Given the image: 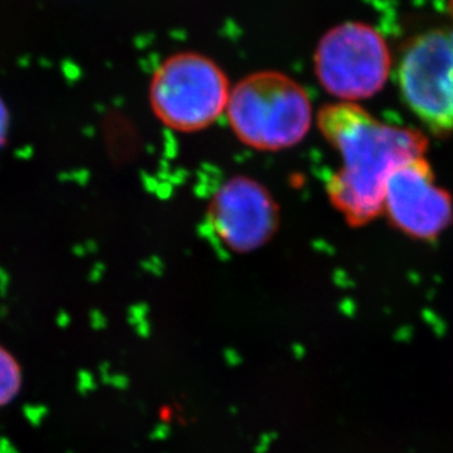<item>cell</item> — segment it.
<instances>
[{"mask_svg": "<svg viewBox=\"0 0 453 453\" xmlns=\"http://www.w3.org/2000/svg\"><path fill=\"white\" fill-rule=\"evenodd\" d=\"M319 127L342 157L340 170L328 181V196L352 226L379 215L390 174L423 157L427 146L418 131L386 124L349 102L324 106Z\"/></svg>", "mask_w": 453, "mask_h": 453, "instance_id": "cell-1", "label": "cell"}, {"mask_svg": "<svg viewBox=\"0 0 453 453\" xmlns=\"http://www.w3.org/2000/svg\"><path fill=\"white\" fill-rule=\"evenodd\" d=\"M226 111L237 139L265 152L301 143L312 124L308 92L296 80L275 71L242 80L231 88Z\"/></svg>", "mask_w": 453, "mask_h": 453, "instance_id": "cell-2", "label": "cell"}, {"mask_svg": "<svg viewBox=\"0 0 453 453\" xmlns=\"http://www.w3.org/2000/svg\"><path fill=\"white\" fill-rule=\"evenodd\" d=\"M230 86L224 71L201 53H175L153 74L149 99L157 119L173 130L201 131L226 110Z\"/></svg>", "mask_w": 453, "mask_h": 453, "instance_id": "cell-3", "label": "cell"}, {"mask_svg": "<svg viewBox=\"0 0 453 453\" xmlns=\"http://www.w3.org/2000/svg\"><path fill=\"white\" fill-rule=\"evenodd\" d=\"M390 66L386 40L364 22H344L327 31L314 55L319 84L349 104L377 95L388 81Z\"/></svg>", "mask_w": 453, "mask_h": 453, "instance_id": "cell-4", "label": "cell"}, {"mask_svg": "<svg viewBox=\"0 0 453 453\" xmlns=\"http://www.w3.org/2000/svg\"><path fill=\"white\" fill-rule=\"evenodd\" d=\"M406 105L432 130L453 131V27L417 35L399 65Z\"/></svg>", "mask_w": 453, "mask_h": 453, "instance_id": "cell-5", "label": "cell"}, {"mask_svg": "<svg viewBox=\"0 0 453 453\" xmlns=\"http://www.w3.org/2000/svg\"><path fill=\"white\" fill-rule=\"evenodd\" d=\"M208 217L217 237L237 253L264 246L274 235L280 219L271 193L246 177H235L219 188Z\"/></svg>", "mask_w": 453, "mask_h": 453, "instance_id": "cell-6", "label": "cell"}, {"mask_svg": "<svg viewBox=\"0 0 453 453\" xmlns=\"http://www.w3.org/2000/svg\"><path fill=\"white\" fill-rule=\"evenodd\" d=\"M383 206L395 226L418 239L436 237L452 219L449 195L437 188L424 157L393 171L384 188Z\"/></svg>", "mask_w": 453, "mask_h": 453, "instance_id": "cell-7", "label": "cell"}, {"mask_svg": "<svg viewBox=\"0 0 453 453\" xmlns=\"http://www.w3.org/2000/svg\"><path fill=\"white\" fill-rule=\"evenodd\" d=\"M22 388V371L17 357L0 344V408L9 405Z\"/></svg>", "mask_w": 453, "mask_h": 453, "instance_id": "cell-8", "label": "cell"}, {"mask_svg": "<svg viewBox=\"0 0 453 453\" xmlns=\"http://www.w3.org/2000/svg\"><path fill=\"white\" fill-rule=\"evenodd\" d=\"M9 128V115L6 106H4V101L0 99V148L4 146L8 137Z\"/></svg>", "mask_w": 453, "mask_h": 453, "instance_id": "cell-9", "label": "cell"}]
</instances>
